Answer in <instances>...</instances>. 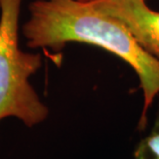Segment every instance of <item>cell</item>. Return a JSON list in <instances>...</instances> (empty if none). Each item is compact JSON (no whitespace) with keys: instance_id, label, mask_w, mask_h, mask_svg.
Returning <instances> with one entry per match:
<instances>
[{"instance_id":"obj_1","label":"cell","mask_w":159,"mask_h":159,"mask_svg":"<svg viewBox=\"0 0 159 159\" xmlns=\"http://www.w3.org/2000/svg\"><path fill=\"white\" fill-rule=\"evenodd\" d=\"M22 34L30 49L61 52L71 42L99 47L123 60L138 76L143 109L138 128L147 126L148 111L159 95V60L148 53L119 20L87 0H34Z\"/></svg>"},{"instance_id":"obj_2","label":"cell","mask_w":159,"mask_h":159,"mask_svg":"<svg viewBox=\"0 0 159 159\" xmlns=\"http://www.w3.org/2000/svg\"><path fill=\"white\" fill-rule=\"evenodd\" d=\"M22 2L0 0V120L16 118L34 127L47 119L49 110L30 83L42 66L41 54L20 47Z\"/></svg>"},{"instance_id":"obj_3","label":"cell","mask_w":159,"mask_h":159,"mask_svg":"<svg viewBox=\"0 0 159 159\" xmlns=\"http://www.w3.org/2000/svg\"><path fill=\"white\" fill-rule=\"evenodd\" d=\"M119 20L143 48L159 60V12L146 0H87Z\"/></svg>"},{"instance_id":"obj_4","label":"cell","mask_w":159,"mask_h":159,"mask_svg":"<svg viewBox=\"0 0 159 159\" xmlns=\"http://www.w3.org/2000/svg\"><path fill=\"white\" fill-rule=\"evenodd\" d=\"M133 159H159V124L139 142L134 151Z\"/></svg>"}]
</instances>
